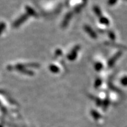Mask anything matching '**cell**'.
<instances>
[{"label":"cell","instance_id":"1","mask_svg":"<svg viewBox=\"0 0 127 127\" xmlns=\"http://www.w3.org/2000/svg\"><path fill=\"white\" fill-rule=\"evenodd\" d=\"M94 10H95V13H96V14H97V15L100 14V10L98 7H96V6H95V7H94Z\"/></svg>","mask_w":127,"mask_h":127}]
</instances>
